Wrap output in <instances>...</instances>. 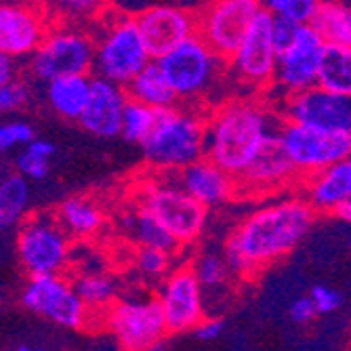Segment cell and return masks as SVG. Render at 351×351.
<instances>
[{"label":"cell","instance_id":"cell-19","mask_svg":"<svg viewBox=\"0 0 351 351\" xmlns=\"http://www.w3.org/2000/svg\"><path fill=\"white\" fill-rule=\"evenodd\" d=\"M135 23L152 59H156L187 36L196 34V11L173 5H154L137 13Z\"/></svg>","mask_w":351,"mask_h":351},{"label":"cell","instance_id":"cell-28","mask_svg":"<svg viewBox=\"0 0 351 351\" xmlns=\"http://www.w3.org/2000/svg\"><path fill=\"white\" fill-rule=\"evenodd\" d=\"M38 7L51 23L82 27L108 13V0H38Z\"/></svg>","mask_w":351,"mask_h":351},{"label":"cell","instance_id":"cell-45","mask_svg":"<svg viewBox=\"0 0 351 351\" xmlns=\"http://www.w3.org/2000/svg\"><path fill=\"white\" fill-rule=\"evenodd\" d=\"M7 175V169H5V165L3 162H0V179H3Z\"/></svg>","mask_w":351,"mask_h":351},{"label":"cell","instance_id":"cell-26","mask_svg":"<svg viewBox=\"0 0 351 351\" xmlns=\"http://www.w3.org/2000/svg\"><path fill=\"white\" fill-rule=\"evenodd\" d=\"M309 25L326 45H351V5L347 0H317Z\"/></svg>","mask_w":351,"mask_h":351},{"label":"cell","instance_id":"cell-8","mask_svg":"<svg viewBox=\"0 0 351 351\" xmlns=\"http://www.w3.org/2000/svg\"><path fill=\"white\" fill-rule=\"evenodd\" d=\"M17 257L27 276L63 274L72 257L70 236L55 215H29L19 223Z\"/></svg>","mask_w":351,"mask_h":351},{"label":"cell","instance_id":"cell-34","mask_svg":"<svg viewBox=\"0 0 351 351\" xmlns=\"http://www.w3.org/2000/svg\"><path fill=\"white\" fill-rule=\"evenodd\" d=\"M191 269H194L202 289H221L232 278L226 257L219 252H200L191 263Z\"/></svg>","mask_w":351,"mask_h":351},{"label":"cell","instance_id":"cell-25","mask_svg":"<svg viewBox=\"0 0 351 351\" xmlns=\"http://www.w3.org/2000/svg\"><path fill=\"white\" fill-rule=\"evenodd\" d=\"M124 88L131 99L141 101L154 110H165V108H173L179 104L177 93L173 90L171 82L162 74L156 59H152L141 72H137V76Z\"/></svg>","mask_w":351,"mask_h":351},{"label":"cell","instance_id":"cell-13","mask_svg":"<svg viewBox=\"0 0 351 351\" xmlns=\"http://www.w3.org/2000/svg\"><path fill=\"white\" fill-rule=\"evenodd\" d=\"M271 19L274 15L261 9L228 61L232 74L250 90H265L274 82L278 51L271 40Z\"/></svg>","mask_w":351,"mask_h":351},{"label":"cell","instance_id":"cell-27","mask_svg":"<svg viewBox=\"0 0 351 351\" xmlns=\"http://www.w3.org/2000/svg\"><path fill=\"white\" fill-rule=\"evenodd\" d=\"M120 226L131 234V238L137 242V246L162 248L171 254L181 250V244L173 238V234L162 226V223L154 219L147 210H143L137 204L131 213L120 217Z\"/></svg>","mask_w":351,"mask_h":351},{"label":"cell","instance_id":"cell-2","mask_svg":"<svg viewBox=\"0 0 351 351\" xmlns=\"http://www.w3.org/2000/svg\"><path fill=\"white\" fill-rule=\"evenodd\" d=\"M282 118L271 104L254 97H236L206 114L204 156L230 175H238L278 131Z\"/></svg>","mask_w":351,"mask_h":351},{"label":"cell","instance_id":"cell-36","mask_svg":"<svg viewBox=\"0 0 351 351\" xmlns=\"http://www.w3.org/2000/svg\"><path fill=\"white\" fill-rule=\"evenodd\" d=\"M317 0H261V9L276 17H286L297 23H309Z\"/></svg>","mask_w":351,"mask_h":351},{"label":"cell","instance_id":"cell-5","mask_svg":"<svg viewBox=\"0 0 351 351\" xmlns=\"http://www.w3.org/2000/svg\"><path fill=\"white\" fill-rule=\"evenodd\" d=\"M162 74L177 93L179 101L200 104L223 76V61L198 34H191L160 57H156Z\"/></svg>","mask_w":351,"mask_h":351},{"label":"cell","instance_id":"cell-31","mask_svg":"<svg viewBox=\"0 0 351 351\" xmlns=\"http://www.w3.org/2000/svg\"><path fill=\"white\" fill-rule=\"evenodd\" d=\"M72 284L78 297L95 315H99L116 299V284L106 274H80L76 280H72Z\"/></svg>","mask_w":351,"mask_h":351},{"label":"cell","instance_id":"cell-11","mask_svg":"<svg viewBox=\"0 0 351 351\" xmlns=\"http://www.w3.org/2000/svg\"><path fill=\"white\" fill-rule=\"evenodd\" d=\"M21 303L32 313H38L53 324L70 330L86 328L95 317L78 297L72 280L63 274L29 276L21 293Z\"/></svg>","mask_w":351,"mask_h":351},{"label":"cell","instance_id":"cell-41","mask_svg":"<svg viewBox=\"0 0 351 351\" xmlns=\"http://www.w3.org/2000/svg\"><path fill=\"white\" fill-rule=\"evenodd\" d=\"M291 320L297 324V326H307V324H311L313 320L320 313H317V309H315V305H313V301H311V297H299L293 305H291Z\"/></svg>","mask_w":351,"mask_h":351},{"label":"cell","instance_id":"cell-33","mask_svg":"<svg viewBox=\"0 0 351 351\" xmlns=\"http://www.w3.org/2000/svg\"><path fill=\"white\" fill-rule=\"evenodd\" d=\"M156 112L158 110H154V108H149V106L129 97V101H126V106H124V112H122L120 135L129 143L141 145L145 141V137L154 129Z\"/></svg>","mask_w":351,"mask_h":351},{"label":"cell","instance_id":"cell-37","mask_svg":"<svg viewBox=\"0 0 351 351\" xmlns=\"http://www.w3.org/2000/svg\"><path fill=\"white\" fill-rule=\"evenodd\" d=\"M32 99V86L23 78H13L0 86V114H13L27 108Z\"/></svg>","mask_w":351,"mask_h":351},{"label":"cell","instance_id":"cell-1","mask_svg":"<svg viewBox=\"0 0 351 351\" xmlns=\"http://www.w3.org/2000/svg\"><path fill=\"white\" fill-rule=\"evenodd\" d=\"M317 213L301 196H284L254 208L223 244L232 276L252 280L282 261L305 240Z\"/></svg>","mask_w":351,"mask_h":351},{"label":"cell","instance_id":"cell-15","mask_svg":"<svg viewBox=\"0 0 351 351\" xmlns=\"http://www.w3.org/2000/svg\"><path fill=\"white\" fill-rule=\"evenodd\" d=\"M202 293L204 289L191 265L173 267L160 280L156 301L160 305L169 335H183L196 328L206 315Z\"/></svg>","mask_w":351,"mask_h":351},{"label":"cell","instance_id":"cell-18","mask_svg":"<svg viewBox=\"0 0 351 351\" xmlns=\"http://www.w3.org/2000/svg\"><path fill=\"white\" fill-rule=\"evenodd\" d=\"M51 21L27 0H0V51L19 59L29 57L45 38Z\"/></svg>","mask_w":351,"mask_h":351},{"label":"cell","instance_id":"cell-23","mask_svg":"<svg viewBox=\"0 0 351 351\" xmlns=\"http://www.w3.org/2000/svg\"><path fill=\"white\" fill-rule=\"evenodd\" d=\"M55 217L61 223V228L68 232L70 238H80V240L97 236L106 226L104 206L97 200H93L90 196L66 198L59 204Z\"/></svg>","mask_w":351,"mask_h":351},{"label":"cell","instance_id":"cell-17","mask_svg":"<svg viewBox=\"0 0 351 351\" xmlns=\"http://www.w3.org/2000/svg\"><path fill=\"white\" fill-rule=\"evenodd\" d=\"M324 47L326 43L322 36L309 23H303L297 40L278 55L271 86L280 90L282 97L317 84Z\"/></svg>","mask_w":351,"mask_h":351},{"label":"cell","instance_id":"cell-40","mask_svg":"<svg viewBox=\"0 0 351 351\" xmlns=\"http://www.w3.org/2000/svg\"><path fill=\"white\" fill-rule=\"evenodd\" d=\"M311 301L317 309V313H332L337 311L341 305H343V297L339 291L330 289V286H324V284H317L311 289Z\"/></svg>","mask_w":351,"mask_h":351},{"label":"cell","instance_id":"cell-39","mask_svg":"<svg viewBox=\"0 0 351 351\" xmlns=\"http://www.w3.org/2000/svg\"><path fill=\"white\" fill-rule=\"evenodd\" d=\"M299 29H301V23L274 15V19H271V40H274V47H276L278 55L282 51H286L297 40Z\"/></svg>","mask_w":351,"mask_h":351},{"label":"cell","instance_id":"cell-12","mask_svg":"<svg viewBox=\"0 0 351 351\" xmlns=\"http://www.w3.org/2000/svg\"><path fill=\"white\" fill-rule=\"evenodd\" d=\"M259 11L261 0H213L196 11V34L228 63Z\"/></svg>","mask_w":351,"mask_h":351},{"label":"cell","instance_id":"cell-38","mask_svg":"<svg viewBox=\"0 0 351 351\" xmlns=\"http://www.w3.org/2000/svg\"><path fill=\"white\" fill-rule=\"evenodd\" d=\"M34 129L25 120H7L0 122V154L13 152L17 147L27 145L34 139Z\"/></svg>","mask_w":351,"mask_h":351},{"label":"cell","instance_id":"cell-47","mask_svg":"<svg viewBox=\"0 0 351 351\" xmlns=\"http://www.w3.org/2000/svg\"><path fill=\"white\" fill-rule=\"evenodd\" d=\"M347 3H349V5H351V0H347Z\"/></svg>","mask_w":351,"mask_h":351},{"label":"cell","instance_id":"cell-43","mask_svg":"<svg viewBox=\"0 0 351 351\" xmlns=\"http://www.w3.org/2000/svg\"><path fill=\"white\" fill-rule=\"evenodd\" d=\"M17 76V66H15V57L7 55L0 51V86L7 84Z\"/></svg>","mask_w":351,"mask_h":351},{"label":"cell","instance_id":"cell-32","mask_svg":"<svg viewBox=\"0 0 351 351\" xmlns=\"http://www.w3.org/2000/svg\"><path fill=\"white\" fill-rule=\"evenodd\" d=\"M53 154H55V145L51 141L34 137L27 145L21 147L19 156L15 158V169L27 181H43L49 177Z\"/></svg>","mask_w":351,"mask_h":351},{"label":"cell","instance_id":"cell-24","mask_svg":"<svg viewBox=\"0 0 351 351\" xmlns=\"http://www.w3.org/2000/svg\"><path fill=\"white\" fill-rule=\"evenodd\" d=\"M90 74H70L57 76L47 82V101L51 110L63 120L80 118L88 95H90Z\"/></svg>","mask_w":351,"mask_h":351},{"label":"cell","instance_id":"cell-46","mask_svg":"<svg viewBox=\"0 0 351 351\" xmlns=\"http://www.w3.org/2000/svg\"><path fill=\"white\" fill-rule=\"evenodd\" d=\"M349 248H351V238H349Z\"/></svg>","mask_w":351,"mask_h":351},{"label":"cell","instance_id":"cell-16","mask_svg":"<svg viewBox=\"0 0 351 351\" xmlns=\"http://www.w3.org/2000/svg\"><path fill=\"white\" fill-rule=\"evenodd\" d=\"M280 118L351 133V95L335 93L315 84L282 97Z\"/></svg>","mask_w":351,"mask_h":351},{"label":"cell","instance_id":"cell-20","mask_svg":"<svg viewBox=\"0 0 351 351\" xmlns=\"http://www.w3.org/2000/svg\"><path fill=\"white\" fill-rule=\"evenodd\" d=\"M129 101L126 88L106 80L101 76H95L90 80V95L88 101L78 118L80 126L101 139H112L120 135V124H122V112Z\"/></svg>","mask_w":351,"mask_h":351},{"label":"cell","instance_id":"cell-21","mask_svg":"<svg viewBox=\"0 0 351 351\" xmlns=\"http://www.w3.org/2000/svg\"><path fill=\"white\" fill-rule=\"evenodd\" d=\"M175 181L200 204L215 208L236 198V177L223 171L206 156L173 173Z\"/></svg>","mask_w":351,"mask_h":351},{"label":"cell","instance_id":"cell-4","mask_svg":"<svg viewBox=\"0 0 351 351\" xmlns=\"http://www.w3.org/2000/svg\"><path fill=\"white\" fill-rule=\"evenodd\" d=\"M99 32L95 40L93 72L112 80L120 86L129 84L137 72H141L152 61V55L143 43L135 17L129 15H110L97 21Z\"/></svg>","mask_w":351,"mask_h":351},{"label":"cell","instance_id":"cell-44","mask_svg":"<svg viewBox=\"0 0 351 351\" xmlns=\"http://www.w3.org/2000/svg\"><path fill=\"white\" fill-rule=\"evenodd\" d=\"M337 219H341L343 223H347V226H351V198L347 202H343L335 213H332Z\"/></svg>","mask_w":351,"mask_h":351},{"label":"cell","instance_id":"cell-10","mask_svg":"<svg viewBox=\"0 0 351 351\" xmlns=\"http://www.w3.org/2000/svg\"><path fill=\"white\" fill-rule=\"evenodd\" d=\"M99 315L106 330L126 351L156 349L169 337L156 299H114Z\"/></svg>","mask_w":351,"mask_h":351},{"label":"cell","instance_id":"cell-30","mask_svg":"<svg viewBox=\"0 0 351 351\" xmlns=\"http://www.w3.org/2000/svg\"><path fill=\"white\" fill-rule=\"evenodd\" d=\"M317 86L351 95V45H326L317 72Z\"/></svg>","mask_w":351,"mask_h":351},{"label":"cell","instance_id":"cell-7","mask_svg":"<svg viewBox=\"0 0 351 351\" xmlns=\"http://www.w3.org/2000/svg\"><path fill=\"white\" fill-rule=\"evenodd\" d=\"M278 135L299 183L351 156V133L347 131L282 120Z\"/></svg>","mask_w":351,"mask_h":351},{"label":"cell","instance_id":"cell-3","mask_svg":"<svg viewBox=\"0 0 351 351\" xmlns=\"http://www.w3.org/2000/svg\"><path fill=\"white\" fill-rule=\"evenodd\" d=\"M206 114L196 106L165 108L156 112L152 133L141 143L149 167L175 173L204 156Z\"/></svg>","mask_w":351,"mask_h":351},{"label":"cell","instance_id":"cell-42","mask_svg":"<svg viewBox=\"0 0 351 351\" xmlns=\"http://www.w3.org/2000/svg\"><path fill=\"white\" fill-rule=\"evenodd\" d=\"M223 328H226V324H223L221 317H206L204 315L191 332H194L200 341H215L221 337Z\"/></svg>","mask_w":351,"mask_h":351},{"label":"cell","instance_id":"cell-14","mask_svg":"<svg viewBox=\"0 0 351 351\" xmlns=\"http://www.w3.org/2000/svg\"><path fill=\"white\" fill-rule=\"evenodd\" d=\"M289 187H299V177L280 143L278 131H274L252 160L236 175V198H265Z\"/></svg>","mask_w":351,"mask_h":351},{"label":"cell","instance_id":"cell-6","mask_svg":"<svg viewBox=\"0 0 351 351\" xmlns=\"http://www.w3.org/2000/svg\"><path fill=\"white\" fill-rule=\"evenodd\" d=\"M137 206L160 221L181 248L194 244L202 236L208 221V206L191 198L175 179L169 177H152L141 183L137 187Z\"/></svg>","mask_w":351,"mask_h":351},{"label":"cell","instance_id":"cell-29","mask_svg":"<svg viewBox=\"0 0 351 351\" xmlns=\"http://www.w3.org/2000/svg\"><path fill=\"white\" fill-rule=\"evenodd\" d=\"M29 210V181L11 173L0 179V230L17 228Z\"/></svg>","mask_w":351,"mask_h":351},{"label":"cell","instance_id":"cell-22","mask_svg":"<svg viewBox=\"0 0 351 351\" xmlns=\"http://www.w3.org/2000/svg\"><path fill=\"white\" fill-rule=\"evenodd\" d=\"M299 189L317 215H332L351 198V156L303 179Z\"/></svg>","mask_w":351,"mask_h":351},{"label":"cell","instance_id":"cell-35","mask_svg":"<svg viewBox=\"0 0 351 351\" xmlns=\"http://www.w3.org/2000/svg\"><path fill=\"white\" fill-rule=\"evenodd\" d=\"M135 265L143 278L160 282L173 269V254L162 248L139 246L135 252Z\"/></svg>","mask_w":351,"mask_h":351},{"label":"cell","instance_id":"cell-9","mask_svg":"<svg viewBox=\"0 0 351 351\" xmlns=\"http://www.w3.org/2000/svg\"><path fill=\"white\" fill-rule=\"evenodd\" d=\"M93 57V34L76 25L51 23L40 45L29 55V72L45 82L57 76L90 74Z\"/></svg>","mask_w":351,"mask_h":351}]
</instances>
